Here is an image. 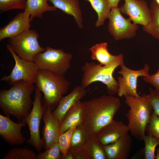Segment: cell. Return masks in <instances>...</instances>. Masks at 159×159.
<instances>
[{
	"instance_id": "ac0fdd59",
	"label": "cell",
	"mask_w": 159,
	"mask_h": 159,
	"mask_svg": "<svg viewBox=\"0 0 159 159\" xmlns=\"http://www.w3.org/2000/svg\"><path fill=\"white\" fill-rule=\"evenodd\" d=\"M132 141L128 134L122 137L115 142L103 145L107 159H126L130 155Z\"/></svg>"
},
{
	"instance_id": "ba28073f",
	"label": "cell",
	"mask_w": 159,
	"mask_h": 159,
	"mask_svg": "<svg viewBox=\"0 0 159 159\" xmlns=\"http://www.w3.org/2000/svg\"><path fill=\"white\" fill-rule=\"evenodd\" d=\"M39 35L34 30H28L20 35L10 38L9 44L16 54L21 59L32 62L38 53L45 51L46 48L40 45Z\"/></svg>"
},
{
	"instance_id": "30bf717a",
	"label": "cell",
	"mask_w": 159,
	"mask_h": 159,
	"mask_svg": "<svg viewBox=\"0 0 159 159\" xmlns=\"http://www.w3.org/2000/svg\"><path fill=\"white\" fill-rule=\"evenodd\" d=\"M120 67V70L117 72L122 76L117 77L119 84L118 96L119 97L130 96L140 97L141 96L137 91L138 78L139 76H147L149 75V66L145 64L142 69L134 70L127 67L123 63Z\"/></svg>"
},
{
	"instance_id": "f35d334b",
	"label": "cell",
	"mask_w": 159,
	"mask_h": 159,
	"mask_svg": "<svg viewBox=\"0 0 159 159\" xmlns=\"http://www.w3.org/2000/svg\"><path fill=\"white\" fill-rule=\"evenodd\" d=\"M155 158L156 159H159V148L157 150L156 153V155H155Z\"/></svg>"
},
{
	"instance_id": "277c9868",
	"label": "cell",
	"mask_w": 159,
	"mask_h": 159,
	"mask_svg": "<svg viewBox=\"0 0 159 159\" xmlns=\"http://www.w3.org/2000/svg\"><path fill=\"white\" fill-rule=\"evenodd\" d=\"M36 86L43 93V104L54 109L71 85L64 75L48 70L39 69L36 79Z\"/></svg>"
},
{
	"instance_id": "83f0119b",
	"label": "cell",
	"mask_w": 159,
	"mask_h": 159,
	"mask_svg": "<svg viewBox=\"0 0 159 159\" xmlns=\"http://www.w3.org/2000/svg\"><path fill=\"white\" fill-rule=\"evenodd\" d=\"M143 140L145 142V159H155V148L159 145V139L148 134L145 136Z\"/></svg>"
},
{
	"instance_id": "9c48e42d",
	"label": "cell",
	"mask_w": 159,
	"mask_h": 159,
	"mask_svg": "<svg viewBox=\"0 0 159 159\" xmlns=\"http://www.w3.org/2000/svg\"><path fill=\"white\" fill-rule=\"evenodd\" d=\"M6 48L13 57L15 63L11 73L3 76L0 80L8 82L11 86L15 82L21 80L35 84L36 77L39 69L37 65L33 61H27L19 57L10 44H7Z\"/></svg>"
},
{
	"instance_id": "d590c367",
	"label": "cell",
	"mask_w": 159,
	"mask_h": 159,
	"mask_svg": "<svg viewBox=\"0 0 159 159\" xmlns=\"http://www.w3.org/2000/svg\"><path fill=\"white\" fill-rule=\"evenodd\" d=\"M77 126V125H73L66 131L68 138L70 142L74 131Z\"/></svg>"
},
{
	"instance_id": "484cf974",
	"label": "cell",
	"mask_w": 159,
	"mask_h": 159,
	"mask_svg": "<svg viewBox=\"0 0 159 159\" xmlns=\"http://www.w3.org/2000/svg\"><path fill=\"white\" fill-rule=\"evenodd\" d=\"M37 154L27 148L16 147L9 150L3 159H37Z\"/></svg>"
},
{
	"instance_id": "7c38bea8",
	"label": "cell",
	"mask_w": 159,
	"mask_h": 159,
	"mask_svg": "<svg viewBox=\"0 0 159 159\" xmlns=\"http://www.w3.org/2000/svg\"><path fill=\"white\" fill-rule=\"evenodd\" d=\"M120 12L129 16L133 23L146 26L151 18V11L145 0H124Z\"/></svg>"
},
{
	"instance_id": "8d00e7d4",
	"label": "cell",
	"mask_w": 159,
	"mask_h": 159,
	"mask_svg": "<svg viewBox=\"0 0 159 159\" xmlns=\"http://www.w3.org/2000/svg\"><path fill=\"white\" fill-rule=\"evenodd\" d=\"M120 0H108L111 9L118 7V5Z\"/></svg>"
},
{
	"instance_id": "7a4b0ae2",
	"label": "cell",
	"mask_w": 159,
	"mask_h": 159,
	"mask_svg": "<svg viewBox=\"0 0 159 159\" xmlns=\"http://www.w3.org/2000/svg\"><path fill=\"white\" fill-rule=\"evenodd\" d=\"M9 90L0 91V107L7 116L12 115L19 121L26 117L32 107L31 98L35 85L21 80L14 83Z\"/></svg>"
},
{
	"instance_id": "f1b7e54d",
	"label": "cell",
	"mask_w": 159,
	"mask_h": 159,
	"mask_svg": "<svg viewBox=\"0 0 159 159\" xmlns=\"http://www.w3.org/2000/svg\"><path fill=\"white\" fill-rule=\"evenodd\" d=\"M62 156L58 142L46 149L44 152L39 153L37 159H61Z\"/></svg>"
},
{
	"instance_id": "74e56055",
	"label": "cell",
	"mask_w": 159,
	"mask_h": 159,
	"mask_svg": "<svg viewBox=\"0 0 159 159\" xmlns=\"http://www.w3.org/2000/svg\"><path fill=\"white\" fill-rule=\"evenodd\" d=\"M63 159H74L73 155L69 149L68 151L67 155Z\"/></svg>"
},
{
	"instance_id": "52a82bcc",
	"label": "cell",
	"mask_w": 159,
	"mask_h": 159,
	"mask_svg": "<svg viewBox=\"0 0 159 159\" xmlns=\"http://www.w3.org/2000/svg\"><path fill=\"white\" fill-rule=\"evenodd\" d=\"M42 92L37 87L35 90L34 100L32 109L29 114L23 119L28 125L30 137L26 141L32 145L39 153H40L44 141L40 135V125L42 119L45 106L42 102Z\"/></svg>"
},
{
	"instance_id": "ab89813d",
	"label": "cell",
	"mask_w": 159,
	"mask_h": 159,
	"mask_svg": "<svg viewBox=\"0 0 159 159\" xmlns=\"http://www.w3.org/2000/svg\"><path fill=\"white\" fill-rule=\"evenodd\" d=\"M156 2L159 4V0H155Z\"/></svg>"
},
{
	"instance_id": "9a60e30c",
	"label": "cell",
	"mask_w": 159,
	"mask_h": 159,
	"mask_svg": "<svg viewBox=\"0 0 159 159\" xmlns=\"http://www.w3.org/2000/svg\"><path fill=\"white\" fill-rule=\"evenodd\" d=\"M20 12L5 26L0 29V41L12 38L30 29L31 27L30 14L26 10Z\"/></svg>"
},
{
	"instance_id": "4316f807",
	"label": "cell",
	"mask_w": 159,
	"mask_h": 159,
	"mask_svg": "<svg viewBox=\"0 0 159 159\" xmlns=\"http://www.w3.org/2000/svg\"><path fill=\"white\" fill-rule=\"evenodd\" d=\"M88 138L87 133L82 125L77 126L72 136L70 148H82Z\"/></svg>"
},
{
	"instance_id": "d6986e66",
	"label": "cell",
	"mask_w": 159,
	"mask_h": 159,
	"mask_svg": "<svg viewBox=\"0 0 159 159\" xmlns=\"http://www.w3.org/2000/svg\"><path fill=\"white\" fill-rule=\"evenodd\" d=\"M85 111L84 103L80 100L71 107L66 114L60 124L61 134L65 132L73 125H82Z\"/></svg>"
},
{
	"instance_id": "e0dca14e",
	"label": "cell",
	"mask_w": 159,
	"mask_h": 159,
	"mask_svg": "<svg viewBox=\"0 0 159 159\" xmlns=\"http://www.w3.org/2000/svg\"><path fill=\"white\" fill-rule=\"evenodd\" d=\"M87 92L86 88L80 85L76 87L68 94L62 97L52 112V113L57 119L60 124L68 111L84 97Z\"/></svg>"
},
{
	"instance_id": "603a6c76",
	"label": "cell",
	"mask_w": 159,
	"mask_h": 159,
	"mask_svg": "<svg viewBox=\"0 0 159 159\" xmlns=\"http://www.w3.org/2000/svg\"><path fill=\"white\" fill-rule=\"evenodd\" d=\"M82 149L89 159H107L102 145L96 138H88Z\"/></svg>"
},
{
	"instance_id": "3957f363",
	"label": "cell",
	"mask_w": 159,
	"mask_h": 159,
	"mask_svg": "<svg viewBox=\"0 0 159 159\" xmlns=\"http://www.w3.org/2000/svg\"><path fill=\"white\" fill-rule=\"evenodd\" d=\"M122 54L118 55L113 62L105 65L87 62L81 67L83 72L81 85L85 88L92 83L100 82L105 85L107 93L110 95L117 94L119 84L114 77L115 69L124 63Z\"/></svg>"
},
{
	"instance_id": "4fadbf2b",
	"label": "cell",
	"mask_w": 159,
	"mask_h": 159,
	"mask_svg": "<svg viewBox=\"0 0 159 159\" xmlns=\"http://www.w3.org/2000/svg\"><path fill=\"white\" fill-rule=\"evenodd\" d=\"M26 123L22 119L16 123L12 121L9 116L0 115V136L10 145H22L26 141L21 132Z\"/></svg>"
},
{
	"instance_id": "4dcf8cb0",
	"label": "cell",
	"mask_w": 159,
	"mask_h": 159,
	"mask_svg": "<svg viewBox=\"0 0 159 159\" xmlns=\"http://www.w3.org/2000/svg\"><path fill=\"white\" fill-rule=\"evenodd\" d=\"M146 131L159 139V116L154 112L152 114L150 122L147 125Z\"/></svg>"
},
{
	"instance_id": "f546056e",
	"label": "cell",
	"mask_w": 159,
	"mask_h": 159,
	"mask_svg": "<svg viewBox=\"0 0 159 159\" xmlns=\"http://www.w3.org/2000/svg\"><path fill=\"white\" fill-rule=\"evenodd\" d=\"M27 0H0V10L4 12L10 10H24Z\"/></svg>"
},
{
	"instance_id": "1f68e13d",
	"label": "cell",
	"mask_w": 159,
	"mask_h": 159,
	"mask_svg": "<svg viewBox=\"0 0 159 159\" xmlns=\"http://www.w3.org/2000/svg\"><path fill=\"white\" fill-rule=\"evenodd\" d=\"M149 92L147 95L148 100L153 112L159 116V91L149 88Z\"/></svg>"
},
{
	"instance_id": "cb8c5ba5",
	"label": "cell",
	"mask_w": 159,
	"mask_h": 159,
	"mask_svg": "<svg viewBox=\"0 0 159 159\" xmlns=\"http://www.w3.org/2000/svg\"><path fill=\"white\" fill-rule=\"evenodd\" d=\"M151 18L148 24L143 26V30L159 40V4L153 0L150 4Z\"/></svg>"
},
{
	"instance_id": "d4e9b609",
	"label": "cell",
	"mask_w": 159,
	"mask_h": 159,
	"mask_svg": "<svg viewBox=\"0 0 159 159\" xmlns=\"http://www.w3.org/2000/svg\"><path fill=\"white\" fill-rule=\"evenodd\" d=\"M88 1L97 13L98 19L95 25L98 27L103 25L110 11V7L108 0H84Z\"/></svg>"
},
{
	"instance_id": "d6a6232c",
	"label": "cell",
	"mask_w": 159,
	"mask_h": 159,
	"mask_svg": "<svg viewBox=\"0 0 159 159\" xmlns=\"http://www.w3.org/2000/svg\"><path fill=\"white\" fill-rule=\"evenodd\" d=\"M58 142L62 155V159H63L67 155L70 146V142L68 138L66 132L60 135Z\"/></svg>"
},
{
	"instance_id": "e575fe53",
	"label": "cell",
	"mask_w": 159,
	"mask_h": 159,
	"mask_svg": "<svg viewBox=\"0 0 159 159\" xmlns=\"http://www.w3.org/2000/svg\"><path fill=\"white\" fill-rule=\"evenodd\" d=\"M69 149L72 153L74 159H89L82 148L73 149L70 148Z\"/></svg>"
},
{
	"instance_id": "8fae6325",
	"label": "cell",
	"mask_w": 159,
	"mask_h": 159,
	"mask_svg": "<svg viewBox=\"0 0 159 159\" xmlns=\"http://www.w3.org/2000/svg\"><path fill=\"white\" fill-rule=\"evenodd\" d=\"M108 18L109 20L108 31L116 40L131 39L136 35L138 28L137 24L132 23L129 17L125 18L121 14L119 8L112 9Z\"/></svg>"
},
{
	"instance_id": "7402d4cb",
	"label": "cell",
	"mask_w": 159,
	"mask_h": 159,
	"mask_svg": "<svg viewBox=\"0 0 159 159\" xmlns=\"http://www.w3.org/2000/svg\"><path fill=\"white\" fill-rule=\"evenodd\" d=\"M48 0H27L25 9L30 13L31 21L35 17L42 19L44 13L47 11H54L57 9L49 5Z\"/></svg>"
},
{
	"instance_id": "6da1fadb",
	"label": "cell",
	"mask_w": 159,
	"mask_h": 159,
	"mask_svg": "<svg viewBox=\"0 0 159 159\" xmlns=\"http://www.w3.org/2000/svg\"><path fill=\"white\" fill-rule=\"evenodd\" d=\"M82 126L89 138H96L100 130L111 122L121 107V102L112 95H102L84 102Z\"/></svg>"
},
{
	"instance_id": "44dd1931",
	"label": "cell",
	"mask_w": 159,
	"mask_h": 159,
	"mask_svg": "<svg viewBox=\"0 0 159 159\" xmlns=\"http://www.w3.org/2000/svg\"><path fill=\"white\" fill-rule=\"evenodd\" d=\"M107 42L97 43L89 49L92 59L98 61L102 65H107L113 62L118 55H113L109 52Z\"/></svg>"
},
{
	"instance_id": "5b68a950",
	"label": "cell",
	"mask_w": 159,
	"mask_h": 159,
	"mask_svg": "<svg viewBox=\"0 0 159 159\" xmlns=\"http://www.w3.org/2000/svg\"><path fill=\"white\" fill-rule=\"evenodd\" d=\"M124 97L125 102L130 108L126 115L129 131L136 139L143 140L146 135V128L153 112L148 100L147 95L143 94L139 98L130 96Z\"/></svg>"
},
{
	"instance_id": "836d02e7",
	"label": "cell",
	"mask_w": 159,
	"mask_h": 159,
	"mask_svg": "<svg viewBox=\"0 0 159 159\" xmlns=\"http://www.w3.org/2000/svg\"><path fill=\"white\" fill-rule=\"evenodd\" d=\"M143 79L145 82L153 86L155 90L159 91V67L155 73L143 77Z\"/></svg>"
},
{
	"instance_id": "ffe728a7",
	"label": "cell",
	"mask_w": 159,
	"mask_h": 159,
	"mask_svg": "<svg viewBox=\"0 0 159 159\" xmlns=\"http://www.w3.org/2000/svg\"><path fill=\"white\" fill-rule=\"evenodd\" d=\"M48 1L57 9L73 16L78 27L80 29L82 28L83 19L78 0H48Z\"/></svg>"
},
{
	"instance_id": "5bb4252c",
	"label": "cell",
	"mask_w": 159,
	"mask_h": 159,
	"mask_svg": "<svg viewBox=\"0 0 159 159\" xmlns=\"http://www.w3.org/2000/svg\"><path fill=\"white\" fill-rule=\"evenodd\" d=\"M52 111L49 107L45 106L42 117L44 123L43 128L42 140L45 143V150L58 143L61 134L60 124L52 113Z\"/></svg>"
},
{
	"instance_id": "2e32d148",
	"label": "cell",
	"mask_w": 159,
	"mask_h": 159,
	"mask_svg": "<svg viewBox=\"0 0 159 159\" xmlns=\"http://www.w3.org/2000/svg\"><path fill=\"white\" fill-rule=\"evenodd\" d=\"M129 131L127 125L113 119L100 130L96 138L102 145H106L128 134Z\"/></svg>"
},
{
	"instance_id": "8992f818",
	"label": "cell",
	"mask_w": 159,
	"mask_h": 159,
	"mask_svg": "<svg viewBox=\"0 0 159 159\" xmlns=\"http://www.w3.org/2000/svg\"><path fill=\"white\" fill-rule=\"evenodd\" d=\"M72 57V54L65 52L63 49L47 46L45 51L37 54L33 61L39 69L64 75L70 67Z\"/></svg>"
}]
</instances>
